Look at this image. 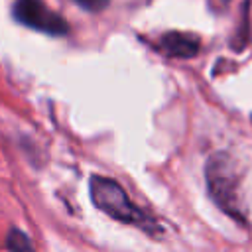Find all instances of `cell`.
I'll return each instance as SVG.
<instances>
[{
	"instance_id": "obj_1",
	"label": "cell",
	"mask_w": 252,
	"mask_h": 252,
	"mask_svg": "<svg viewBox=\"0 0 252 252\" xmlns=\"http://www.w3.org/2000/svg\"><path fill=\"white\" fill-rule=\"evenodd\" d=\"M91 199L96 205V209H100L114 220L134 224L146 232H154L156 228L154 219H150L140 207H136L126 195V191L110 177H102V175L91 177Z\"/></svg>"
},
{
	"instance_id": "obj_2",
	"label": "cell",
	"mask_w": 252,
	"mask_h": 252,
	"mask_svg": "<svg viewBox=\"0 0 252 252\" xmlns=\"http://www.w3.org/2000/svg\"><path fill=\"white\" fill-rule=\"evenodd\" d=\"M207 185L209 193L215 199V203L228 215L242 219V213L238 211V177L232 167V161L228 156L219 154L209 159L207 163Z\"/></svg>"
},
{
	"instance_id": "obj_3",
	"label": "cell",
	"mask_w": 252,
	"mask_h": 252,
	"mask_svg": "<svg viewBox=\"0 0 252 252\" xmlns=\"http://www.w3.org/2000/svg\"><path fill=\"white\" fill-rule=\"evenodd\" d=\"M14 18L20 24L49 35H65L69 32L67 22L57 12H53L43 0H16Z\"/></svg>"
},
{
	"instance_id": "obj_4",
	"label": "cell",
	"mask_w": 252,
	"mask_h": 252,
	"mask_svg": "<svg viewBox=\"0 0 252 252\" xmlns=\"http://www.w3.org/2000/svg\"><path fill=\"white\" fill-rule=\"evenodd\" d=\"M159 47L171 57H193L199 51V39L185 32H169L161 37Z\"/></svg>"
},
{
	"instance_id": "obj_5",
	"label": "cell",
	"mask_w": 252,
	"mask_h": 252,
	"mask_svg": "<svg viewBox=\"0 0 252 252\" xmlns=\"http://www.w3.org/2000/svg\"><path fill=\"white\" fill-rule=\"evenodd\" d=\"M6 244H8V248H14V250L32 248V242H30V238H28L24 232H20V230H12V232L8 234V240H6Z\"/></svg>"
},
{
	"instance_id": "obj_6",
	"label": "cell",
	"mask_w": 252,
	"mask_h": 252,
	"mask_svg": "<svg viewBox=\"0 0 252 252\" xmlns=\"http://www.w3.org/2000/svg\"><path fill=\"white\" fill-rule=\"evenodd\" d=\"M81 8L89 10V12H100L102 8L108 6V0H75Z\"/></svg>"
}]
</instances>
